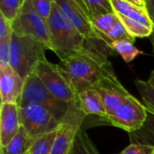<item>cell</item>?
<instances>
[{"instance_id": "1", "label": "cell", "mask_w": 154, "mask_h": 154, "mask_svg": "<svg viewBox=\"0 0 154 154\" xmlns=\"http://www.w3.org/2000/svg\"><path fill=\"white\" fill-rule=\"evenodd\" d=\"M51 34V51L60 60L72 54L114 55L115 51L104 41H92L85 37L68 19L60 7L54 2L47 19Z\"/></svg>"}, {"instance_id": "2", "label": "cell", "mask_w": 154, "mask_h": 154, "mask_svg": "<svg viewBox=\"0 0 154 154\" xmlns=\"http://www.w3.org/2000/svg\"><path fill=\"white\" fill-rule=\"evenodd\" d=\"M72 81L77 92L94 88L103 78L115 74L106 54H72L59 64Z\"/></svg>"}, {"instance_id": "3", "label": "cell", "mask_w": 154, "mask_h": 154, "mask_svg": "<svg viewBox=\"0 0 154 154\" xmlns=\"http://www.w3.org/2000/svg\"><path fill=\"white\" fill-rule=\"evenodd\" d=\"M47 47L29 36L13 32L10 43V66L23 79L34 72L42 60H46Z\"/></svg>"}, {"instance_id": "4", "label": "cell", "mask_w": 154, "mask_h": 154, "mask_svg": "<svg viewBox=\"0 0 154 154\" xmlns=\"http://www.w3.org/2000/svg\"><path fill=\"white\" fill-rule=\"evenodd\" d=\"M34 73L56 97L69 104L78 105V92L69 76L59 64H53L46 59L39 62Z\"/></svg>"}, {"instance_id": "5", "label": "cell", "mask_w": 154, "mask_h": 154, "mask_svg": "<svg viewBox=\"0 0 154 154\" xmlns=\"http://www.w3.org/2000/svg\"><path fill=\"white\" fill-rule=\"evenodd\" d=\"M13 32L21 36H29L51 50V34L48 22L33 7L32 0H24L15 20L12 23Z\"/></svg>"}, {"instance_id": "6", "label": "cell", "mask_w": 154, "mask_h": 154, "mask_svg": "<svg viewBox=\"0 0 154 154\" xmlns=\"http://www.w3.org/2000/svg\"><path fill=\"white\" fill-rule=\"evenodd\" d=\"M27 103H36L46 107L60 121H62L69 108V104L52 95L34 72L24 80L20 106Z\"/></svg>"}, {"instance_id": "7", "label": "cell", "mask_w": 154, "mask_h": 154, "mask_svg": "<svg viewBox=\"0 0 154 154\" xmlns=\"http://www.w3.org/2000/svg\"><path fill=\"white\" fill-rule=\"evenodd\" d=\"M19 116L21 125L33 138L57 130L61 122L49 109L36 103L20 106Z\"/></svg>"}, {"instance_id": "8", "label": "cell", "mask_w": 154, "mask_h": 154, "mask_svg": "<svg viewBox=\"0 0 154 154\" xmlns=\"http://www.w3.org/2000/svg\"><path fill=\"white\" fill-rule=\"evenodd\" d=\"M147 116L148 111L144 105L129 94L120 103L114 115L107 117L105 121L130 134L143 127Z\"/></svg>"}, {"instance_id": "9", "label": "cell", "mask_w": 154, "mask_h": 154, "mask_svg": "<svg viewBox=\"0 0 154 154\" xmlns=\"http://www.w3.org/2000/svg\"><path fill=\"white\" fill-rule=\"evenodd\" d=\"M86 116L77 104H69V111L57 129L51 154L71 153L74 141Z\"/></svg>"}, {"instance_id": "10", "label": "cell", "mask_w": 154, "mask_h": 154, "mask_svg": "<svg viewBox=\"0 0 154 154\" xmlns=\"http://www.w3.org/2000/svg\"><path fill=\"white\" fill-rule=\"evenodd\" d=\"M54 2L60 7L70 23L85 37L92 41H103L94 28L88 14L78 0H54Z\"/></svg>"}, {"instance_id": "11", "label": "cell", "mask_w": 154, "mask_h": 154, "mask_svg": "<svg viewBox=\"0 0 154 154\" xmlns=\"http://www.w3.org/2000/svg\"><path fill=\"white\" fill-rule=\"evenodd\" d=\"M94 88L97 90L103 99L107 117L114 115L120 103L130 94L122 85L116 73L103 78Z\"/></svg>"}, {"instance_id": "12", "label": "cell", "mask_w": 154, "mask_h": 154, "mask_svg": "<svg viewBox=\"0 0 154 154\" xmlns=\"http://www.w3.org/2000/svg\"><path fill=\"white\" fill-rule=\"evenodd\" d=\"M24 80L10 65L0 67L1 103H13L20 106Z\"/></svg>"}, {"instance_id": "13", "label": "cell", "mask_w": 154, "mask_h": 154, "mask_svg": "<svg viewBox=\"0 0 154 154\" xmlns=\"http://www.w3.org/2000/svg\"><path fill=\"white\" fill-rule=\"evenodd\" d=\"M21 126L19 106L1 103L0 108V147L5 146L17 134Z\"/></svg>"}, {"instance_id": "14", "label": "cell", "mask_w": 154, "mask_h": 154, "mask_svg": "<svg viewBox=\"0 0 154 154\" xmlns=\"http://www.w3.org/2000/svg\"><path fill=\"white\" fill-rule=\"evenodd\" d=\"M78 106L86 115H95L106 119V110L100 94L94 88L84 89L78 93Z\"/></svg>"}, {"instance_id": "15", "label": "cell", "mask_w": 154, "mask_h": 154, "mask_svg": "<svg viewBox=\"0 0 154 154\" xmlns=\"http://www.w3.org/2000/svg\"><path fill=\"white\" fill-rule=\"evenodd\" d=\"M116 14L125 15L132 20L153 29V24L145 7L135 5L126 0H110Z\"/></svg>"}, {"instance_id": "16", "label": "cell", "mask_w": 154, "mask_h": 154, "mask_svg": "<svg viewBox=\"0 0 154 154\" xmlns=\"http://www.w3.org/2000/svg\"><path fill=\"white\" fill-rule=\"evenodd\" d=\"M34 138L21 125L17 134L4 147L0 148L1 154H29Z\"/></svg>"}, {"instance_id": "17", "label": "cell", "mask_w": 154, "mask_h": 154, "mask_svg": "<svg viewBox=\"0 0 154 154\" xmlns=\"http://www.w3.org/2000/svg\"><path fill=\"white\" fill-rule=\"evenodd\" d=\"M132 143H143L154 146V116L148 113L147 119L143 127L129 134Z\"/></svg>"}, {"instance_id": "18", "label": "cell", "mask_w": 154, "mask_h": 154, "mask_svg": "<svg viewBox=\"0 0 154 154\" xmlns=\"http://www.w3.org/2000/svg\"><path fill=\"white\" fill-rule=\"evenodd\" d=\"M134 42L130 40H121L112 43L111 48L115 51L116 53H118L126 63H130L139 55L143 54L134 44Z\"/></svg>"}, {"instance_id": "19", "label": "cell", "mask_w": 154, "mask_h": 154, "mask_svg": "<svg viewBox=\"0 0 154 154\" xmlns=\"http://www.w3.org/2000/svg\"><path fill=\"white\" fill-rule=\"evenodd\" d=\"M56 135L57 130H54L34 138L29 154H51Z\"/></svg>"}, {"instance_id": "20", "label": "cell", "mask_w": 154, "mask_h": 154, "mask_svg": "<svg viewBox=\"0 0 154 154\" xmlns=\"http://www.w3.org/2000/svg\"><path fill=\"white\" fill-rule=\"evenodd\" d=\"M100 38L111 48V45L113 42L121 41V40H130L134 42L135 38H134L126 30L124 23L119 21L106 33H99Z\"/></svg>"}, {"instance_id": "21", "label": "cell", "mask_w": 154, "mask_h": 154, "mask_svg": "<svg viewBox=\"0 0 154 154\" xmlns=\"http://www.w3.org/2000/svg\"><path fill=\"white\" fill-rule=\"evenodd\" d=\"M81 3L90 19L101 14L115 13L110 0H81Z\"/></svg>"}, {"instance_id": "22", "label": "cell", "mask_w": 154, "mask_h": 154, "mask_svg": "<svg viewBox=\"0 0 154 154\" xmlns=\"http://www.w3.org/2000/svg\"><path fill=\"white\" fill-rule=\"evenodd\" d=\"M120 21L124 23L128 32L134 37V38H147L151 37L153 33V29H151L143 23L136 22L134 20H132L125 15L116 14Z\"/></svg>"}, {"instance_id": "23", "label": "cell", "mask_w": 154, "mask_h": 154, "mask_svg": "<svg viewBox=\"0 0 154 154\" xmlns=\"http://www.w3.org/2000/svg\"><path fill=\"white\" fill-rule=\"evenodd\" d=\"M72 154H99L97 147L90 140L88 135L83 131L79 130L76 139L74 141V144L72 147Z\"/></svg>"}, {"instance_id": "24", "label": "cell", "mask_w": 154, "mask_h": 154, "mask_svg": "<svg viewBox=\"0 0 154 154\" xmlns=\"http://www.w3.org/2000/svg\"><path fill=\"white\" fill-rule=\"evenodd\" d=\"M134 83L142 97L143 104L146 107L148 113L154 116V88L148 81L142 79H136Z\"/></svg>"}, {"instance_id": "25", "label": "cell", "mask_w": 154, "mask_h": 154, "mask_svg": "<svg viewBox=\"0 0 154 154\" xmlns=\"http://www.w3.org/2000/svg\"><path fill=\"white\" fill-rule=\"evenodd\" d=\"M90 20L94 28L99 34L107 32L119 21V18L116 13H108L93 17Z\"/></svg>"}, {"instance_id": "26", "label": "cell", "mask_w": 154, "mask_h": 154, "mask_svg": "<svg viewBox=\"0 0 154 154\" xmlns=\"http://www.w3.org/2000/svg\"><path fill=\"white\" fill-rule=\"evenodd\" d=\"M24 0H0V13L13 23L23 5Z\"/></svg>"}, {"instance_id": "27", "label": "cell", "mask_w": 154, "mask_h": 154, "mask_svg": "<svg viewBox=\"0 0 154 154\" xmlns=\"http://www.w3.org/2000/svg\"><path fill=\"white\" fill-rule=\"evenodd\" d=\"M32 3L34 9L47 20L51 13L54 0H32Z\"/></svg>"}, {"instance_id": "28", "label": "cell", "mask_w": 154, "mask_h": 154, "mask_svg": "<svg viewBox=\"0 0 154 154\" xmlns=\"http://www.w3.org/2000/svg\"><path fill=\"white\" fill-rule=\"evenodd\" d=\"M120 154H154V146L143 143H131Z\"/></svg>"}, {"instance_id": "29", "label": "cell", "mask_w": 154, "mask_h": 154, "mask_svg": "<svg viewBox=\"0 0 154 154\" xmlns=\"http://www.w3.org/2000/svg\"><path fill=\"white\" fill-rule=\"evenodd\" d=\"M13 32L12 23L0 13V41L11 40Z\"/></svg>"}, {"instance_id": "30", "label": "cell", "mask_w": 154, "mask_h": 154, "mask_svg": "<svg viewBox=\"0 0 154 154\" xmlns=\"http://www.w3.org/2000/svg\"><path fill=\"white\" fill-rule=\"evenodd\" d=\"M10 43L11 40L0 41V67L10 65Z\"/></svg>"}, {"instance_id": "31", "label": "cell", "mask_w": 154, "mask_h": 154, "mask_svg": "<svg viewBox=\"0 0 154 154\" xmlns=\"http://www.w3.org/2000/svg\"><path fill=\"white\" fill-rule=\"evenodd\" d=\"M145 8L148 12V14L152 20V23L153 24V32H154V0H145Z\"/></svg>"}, {"instance_id": "32", "label": "cell", "mask_w": 154, "mask_h": 154, "mask_svg": "<svg viewBox=\"0 0 154 154\" xmlns=\"http://www.w3.org/2000/svg\"><path fill=\"white\" fill-rule=\"evenodd\" d=\"M135 5H138V6H141V7H145V3L142 0H126Z\"/></svg>"}, {"instance_id": "33", "label": "cell", "mask_w": 154, "mask_h": 154, "mask_svg": "<svg viewBox=\"0 0 154 154\" xmlns=\"http://www.w3.org/2000/svg\"><path fill=\"white\" fill-rule=\"evenodd\" d=\"M147 81H148V83L154 88V69L152 71V73H151V75L149 77V79Z\"/></svg>"}, {"instance_id": "34", "label": "cell", "mask_w": 154, "mask_h": 154, "mask_svg": "<svg viewBox=\"0 0 154 154\" xmlns=\"http://www.w3.org/2000/svg\"><path fill=\"white\" fill-rule=\"evenodd\" d=\"M150 40H151V42H152V51H153L154 54V32L152 34V36L150 37Z\"/></svg>"}, {"instance_id": "35", "label": "cell", "mask_w": 154, "mask_h": 154, "mask_svg": "<svg viewBox=\"0 0 154 154\" xmlns=\"http://www.w3.org/2000/svg\"><path fill=\"white\" fill-rule=\"evenodd\" d=\"M78 2H79V4L81 5V6L83 7V5H82V3H81V0H78ZM83 8H84V7H83ZM85 11H86V10H85Z\"/></svg>"}, {"instance_id": "36", "label": "cell", "mask_w": 154, "mask_h": 154, "mask_svg": "<svg viewBox=\"0 0 154 154\" xmlns=\"http://www.w3.org/2000/svg\"><path fill=\"white\" fill-rule=\"evenodd\" d=\"M142 1H143V2H144V1H145V0H142ZM144 3H145V2H144Z\"/></svg>"}, {"instance_id": "37", "label": "cell", "mask_w": 154, "mask_h": 154, "mask_svg": "<svg viewBox=\"0 0 154 154\" xmlns=\"http://www.w3.org/2000/svg\"><path fill=\"white\" fill-rule=\"evenodd\" d=\"M70 154H72V153H70Z\"/></svg>"}, {"instance_id": "38", "label": "cell", "mask_w": 154, "mask_h": 154, "mask_svg": "<svg viewBox=\"0 0 154 154\" xmlns=\"http://www.w3.org/2000/svg\"><path fill=\"white\" fill-rule=\"evenodd\" d=\"M119 154H120V153H119Z\"/></svg>"}]
</instances>
